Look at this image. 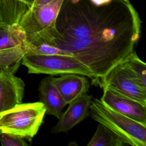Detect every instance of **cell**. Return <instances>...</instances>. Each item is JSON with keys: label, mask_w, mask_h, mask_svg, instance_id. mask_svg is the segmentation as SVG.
Segmentation results:
<instances>
[{"label": "cell", "mask_w": 146, "mask_h": 146, "mask_svg": "<svg viewBox=\"0 0 146 146\" xmlns=\"http://www.w3.org/2000/svg\"><path fill=\"white\" fill-rule=\"evenodd\" d=\"M46 111L40 102L22 103L0 113V131L31 141L42 124Z\"/></svg>", "instance_id": "3"}, {"label": "cell", "mask_w": 146, "mask_h": 146, "mask_svg": "<svg viewBox=\"0 0 146 146\" xmlns=\"http://www.w3.org/2000/svg\"><path fill=\"white\" fill-rule=\"evenodd\" d=\"M92 99L91 95L86 93L70 103L68 107L62 112L56 124L52 128L51 132L66 133L84 120L88 116L90 105Z\"/></svg>", "instance_id": "7"}, {"label": "cell", "mask_w": 146, "mask_h": 146, "mask_svg": "<svg viewBox=\"0 0 146 146\" xmlns=\"http://www.w3.org/2000/svg\"><path fill=\"white\" fill-rule=\"evenodd\" d=\"M141 20L131 2L98 5L63 0L48 44L73 56L100 80L131 52L139 39Z\"/></svg>", "instance_id": "1"}, {"label": "cell", "mask_w": 146, "mask_h": 146, "mask_svg": "<svg viewBox=\"0 0 146 146\" xmlns=\"http://www.w3.org/2000/svg\"><path fill=\"white\" fill-rule=\"evenodd\" d=\"M1 132H2L0 131V134H1Z\"/></svg>", "instance_id": "18"}, {"label": "cell", "mask_w": 146, "mask_h": 146, "mask_svg": "<svg viewBox=\"0 0 146 146\" xmlns=\"http://www.w3.org/2000/svg\"><path fill=\"white\" fill-rule=\"evenodd\" d=\"M29 74L51 75L77 74L84 75L92 82L95 76L91 70L76 58L70 55H42L26 52L22 59Z\"/></svg>", "instance_id": "4"}, {"label": "cell", "mask_w": 146, "mask_h": 146, "mask_svg": "<svg viewBox=\"0 0 146 146\" xmlns=\"http://www.w3.org/2000/svg\"><path fill=\"white\" fill-rule=\"evenodd\" d=\"M19 1H23V2H25V3H27L29 4V5H31L34 0H19Z\"/></svg>", "instance_id": "17"}, {"label": "cell", "mask_w": 146, "mask_h": 146, "mask_svg": "<svg viewBox=\"0 0 146 146\" xmlns=\"http://www.w3.org/2000/svg\"><path fill=\"white\" fill-rule=\"evenodd\" d=\"M25 84L14 74L0 70V113L22 103Z\"/></svg>", "instance_id": "8"}, {"label": "cell", "mask_w": 146, "mask_h": 146, "mask_svg": "<svg viewBox=\"0 0 146 146\" xmlns=\"http://www.w3.org/2000/svg\"><path fill=\"white\" fill-rule=\"evenodd\" d=\"M89 110L94 120L112 131L129 145H146V125L109 108L98 99H92Z\"/></svg>", "instance_id": "2"}, {"label": "cell", "mask_w": 146, "mask_h": 146, "mask_svg": "<svg viewBox=\"0 0 146 146\" xmlns=\"http://www.w3.org/2000/svg\"><path fill=\"white\" fill-rule=\"evenodd\" d=\"M0 141L2 146H27L28 144L25 139L11 133L1 132L0 134Z\"/></svg>", "instance_id": "15"}, {"label": "cell", "mask_w": 146, "mask_h": 146, "mask_svg": "<svg viewBox=\"0 0 146 146\" xmlns=\"http://www.w3.org/2000/svg\"><path fill=\"white\" fill-rule=\"evenodd\" d=\"M99 1H103V2H110L112 1H124V2H130V0H97Z\"/></svg>", "instance_id": "16"}, {"label": "cell", "mask_w": 146, "mask_h": 146, "mask_svg": "<svg viewBox=\"0 0 146 146\" xmlns=\"http://www.w3.org/2000/svg\"><path fill=\"white\" fill-rule=\"evenodd\" d=\"M87 145L124 146L129 145L112 131L99 123L94 136Z\"/></svg>", "instance_id": "14"}, {"label": "cell", "mask_w": 146, "mask_h": 146, "mask_svg": "<svg viewBox=\"0 0 146 146\" xmlns=\"http://www.w3.org/2000/svg\"><path fill=\"white\" fill-rule=\"evenodd\" d=\"M25 45V35L19 24L0 22V49Z\"/></svg>", "instance_id": "11"}, {"label": "cell", "mask_w": 146, "mask_h": 146, "mask_svg": "<svg viewBox=\"0 0 146 146\" xmlns=\"http://www.w3.org/2000/svg\"><path fill=\"white\" fill-rule=\"evenodd\" d=\"M86 77L77 74H66L58 78L51 77V80L65 103L68 104L87 93L90 83Z\"/></svg>", "instance_id": "9"}, {"label": "cell", "mask_w": 146, "mask_h": 146, "mask_svg": "<svg viewBox=\"0 0 146 146\" xmlns=\"http://www.w3.org/2000/svg\"><path fill=\"white\" fill-rule=\"evenodd\" d=\"M98 86L110 88L146 105V90L136 83L121 63L113 67L100 80Z\"/></svg>", "instance_id": "5"}, {"label": "cell", "mask_w": 146, "mask_h": 146, "mask_svg": "<svg viewBox=\"0 0 146 146\" xmlns=\"http://www.w3.org/2000/svg\"><path fill=\"white\" fill-rule=\"evenodd\" d=\"M25 52V46L0 49V70L15 74Z\"/></svg>", "instance_id": "12"}, {"label": "cell", "mask_w": 146, "mask_h": 146, "mask_svg": "<svg viewBox=\"0 0 146 146\" xmlns=\"http://www.w3.org/2000/svg\"><path fill=\"white\" fill-rule=\"evenodd\" d=\"M39 99L46 108V113L59 119L67 104L52 83L51 77L42 79L39 85Z\"/></svg>", "instance_id": "10"}, {"label": "cell", "mask_w": 146, "mask_h": 146, "mask_svg": "<svg viewBox=\"0 0 146 146\" xmlns=\"http://www.w3.org/2000/svg\"><path fill=\"white\" fill-rule=\"evenodd\" d=\"M121 63L136 83L146 90V64L138 57L136 52H131Z\"/></svg>", "instance_id": "13"}, {"label": "cell", "mask_w": 146, "mask_h": 146, "mask_svg": "<svg viewBox=\"0 0 146 146\" xmlns=\"http://www.w3.org/2000/svg\"><path fill=\"white\" fill-rule=\"evenodd\" d=\"M100 100L109 108L146 125V105L104 87Z\"/></svg>", "instance_id": "6"}]
</instances>
